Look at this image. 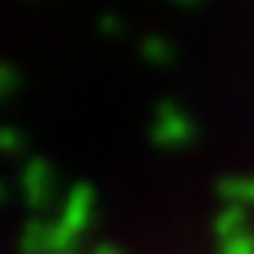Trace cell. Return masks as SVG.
Instances as JSON below:
<instances>
[{"instance_id":"10","label":"cell","mask_w":254,"mask_h":254,"mask_svg":"<svg viewBox=\"0 0 254 254\" xmlns=\"http://www.w3.org/2000/svg\"><path fill=\"white\" fill-rule=\"evenodd\" d=\"M225 254H247V247H244V244H229Z\"/></svg>"},{"instance_id":"11","label":"cell","mask_w":254,"mask_h":254,"mask_svg":"<svg viewBox=\"0 0 254 254\" xmlns=\"http://www.w3.org/2000/svg\"><path fill=\"white\" fill-rule=\"evenodd\" d=\"M0 200H4V186H0Z\"/></svg>"},{"instance_id":"9","label":"cell","mask_w":254,"mask_h":254,"mask_svg":"<svg viewBox=\"0 0 254 254\" xmlns=\"http://www.w3.org/2000/svg\"><path fill=\"white\" fill-rule=\"evenodd\" d=\"M91 254H127V251H124L120 244H98V247L91 251Z\"/></svg>"},{"instance_id":"3","label":"cell","mask_w":254,"mask_h":254,"mask_svg":"<svg viewBox=\"0 0 254 254\" xmlns=\"http://www.w3.org/2000/svg\"><path fill=\"white\" fill-rule=\"evenodd\" d=\"M192 134V124L182 109L175 106H160L153 117V142L156 145H182Z\"/></svg>"},{"instance_id":"5","label":"cell","mask_w":254,"mask_h":254,"mask_svg":"<svg viewBox=\"0 0 254 254\" xmlns=\"http://www.w3.org/2000/svg\"><path fill=\"white\" fill-rule=\"evenodd\" d=\"M142 59L149 65H167L171 62V44L164 37H145L142 40Z\"/></svg>"},{"instance_id":"2","label":"cell","mask_w":254,"mask_h":254,"mask_svg":"<svg viewBox=\"0 0 254 254\" xmlns=\"http://www.w3.org/2000/svg\"><path fill=\"white\" fill-rule=\"evenodd\" d=\"M91 214H95V189L87 186V182H76V186H69V192L62 196V207H59V222L73 225L84 233Z\"/></svg>"},{"instance_id":"6","label":"cell","mask_w":254,"mask_h":254,"mask_svg":"<svg viewBox=\"0 0 254 254\" xmlns=\"http://www.w3.org/2000/svg\"><path fill=\"white\" fill-rule=\"evenodd\" d=\"M26 149V134L15 131V127H0V153H7V156H15Z\"/></svg>"},{"instance_id":"1","label":"cell","mask_w":254,"mask_h":254,"mask_svg":"<svg viewBox=\"0 0 254 254\" xmlns=\"http://www.w3.org/2000/svg\"><path fill=\"white\" fill-rule=\"evenodd\" d=\"M22 196L33 211H44L55 203V167L48 160H29L22 167Z\"/></svg>"},{"instance_id":"7","label":"cell","mask_w":254,"mask_h":254,"mask_svg":"<svg viewBox=\"0 0 254 254\" xmlns=\"http://www.w3.org/2000/svg\"><path fill=\"white\" fill-rule=\"evenodd\" d=\"M120 26H124V22H120L117 15H102V18H98V29H102V33H109V37H117Z\"/></svg>"},{"instance_id":"8","label":"cell","mask_w":254,"mask_h":254,"mask_svg":"<svg viewBox=\"0 0 254 254\" xmlns=\"http://www.w3.org/2000/svg\"><path fill=\"white\" fill-rule=\"evenodd\" d=\"M11 87H15V73H11L7 65H0V98H4Z\"/></svg>"},{"instance_id":"4","label":"cell","mask_w":254,"mask_h":254,"mask_svg":"<svg viewBox=\"0 0 254 254\" xmlns=\"http://www.w3.org/2000/svg\"><path fill=\"white\" fill-rule=\"evenodd\" d=\"M18 247H22V254H51V222L33 218V222L22 229Z\"/></svg>"}]
</instances>
